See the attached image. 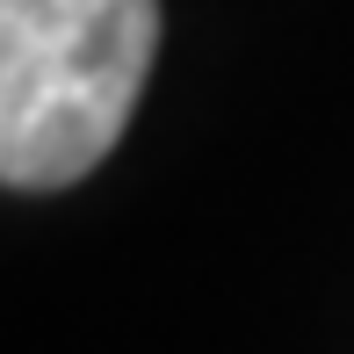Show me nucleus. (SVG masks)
Wrapping results in <instances>:
<instances>
[{
	"label": "nucleus",
	"mask_w": 354,
	"mask_h": 354,
	"mask_svg": "<svg viewBox=\"0 0 354 354\" xmlns=\"http://www.w3.org/2000/svg\"><path fill=\"white\" fill-rule=\"evenodd\" d=\"M159 0H0V181L73 188L131 131Z\"/></svg>",
	"instance_id": "nucleus-1"
}]
</instances>
